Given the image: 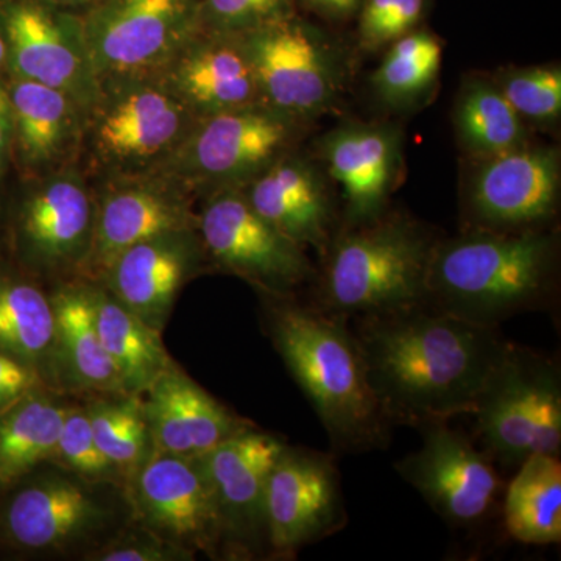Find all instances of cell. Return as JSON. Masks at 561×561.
I'll list each match as a JSON object with an SVG mask.
<instances>
[{
	"instance_id": "cell-35",
	"label": "cell",
	"mask_w": 561,
	"mask_h": 561,
	"mask_svg": "<svg viewBox=\"0 0 561 561\" xmlns=\"http://www.w3.org/2000/svg\"><path fill=\"white\" fill-rule=\"evenodd\" d=\"M513 110L534 122H553L561 113V69L559 66L504 70L494 80Z\"/></svg>"
},
{
	"instance_id": "cell-25",
	"label": "cell",
	"mask_w": 561,
	"mask_h": 561,
	"mask_svg": "<svg viewBox=\"0 0 561 561\" xmlns=\"http://www.w3.org/2000/svg\"><path fill=\"white\" fill-rule=\"evenodd\" d=\"M50 298L61 393L66 397L125 393L119 373L99 334L88 280L57 283Z\"/></svg>"
},
{
	"instance_id": "cell-1",
	"label": "cell",
	"mask_w": 561,
	"mask_h": 561,
	"mask_svg": "<svg viewBox=\"0 0 561 561\" xmlns=\"http://www.w3.org/2000/svg\"><path fill=\"white\" fill-rule=\"evenodd\" d=\"M373 393L390 426L471 415L508 343L427 301L354 317L351 327Z\"/></svg>"
},
{
	"instance_id": "cell-17",
	"label": "cell",
	"mask_w": 561,
	"mask_h": 561,
	"mask_svg": "<svg viewBox=\"0 0 561 561\" xmlns=\"http://www.w3.org/2000/svg\"><path fill=\"white\" fill-rule=\"evenodd\" d=\"M560 157L524 144L479 160L467 197L471 230H545L559 206Z\"/></svg>"
},
{
	"instance_id": "cell-12",
	"label": "cell",
	"mask_w": 561,
	"mask_h": 561,
	"mask_svg": "<svg viewBox=\"0 0 561 561\" xmlns=\"http://www.w3.org/2000/svg\"><path fill=\"white\" fill-rule=\"evenodd\" d=\"M206 256L260 294L294 297L316 276L305 249L260 216L241 187L213 192L198 214Z\"/></svg>"
},
{
	"instance_id": "cell-32",
	"label": "cell",
	"mask_w": 561,
	"mask_h": 561,
	"mask_svg": "<svg viewBox=\"0 0 561 561\" xmlns=\"http://www.w3.org/2000/svg\"><path fill=\"white\" fill-rule=\"evenodd\" d=\"M83 405L99 448L127 486L153 453L140 397L128 393L90 394Z\"/></svg>"
},
{
	"instance_id": "cell-7",
	"label": "cell",
	"mask_w": 561,
	"mask_h": 561,
	"mask_svg": "<svg viewBox=\"0 0 561 561\" xmlns=\"http://www.w3.org/2000/svg\"><path fill=\"white\" fill-rule=\"evenodd\" d=\"M298 119L267 103L201 117L161 165L151 172L190 194L243 187L287 153Z\"/></svg>"
},
{
	"instance_id": "cell-24",
	"label": "cell",
	"mask_w": 561,
	"mask_h": 561,
	"mask_svg": "<svg viewBox=\"0 0 561 561\" xmlns=\"http://www.w3.org/2000/svg\"><path fill=\"white\" fill-rule=\"evenodd\" d=\"M241 190L260 216L302 249L313 247L323 254L330 245L331 197L311 162L283 154Z\"/></svg>"
},
{
	"instance_id": "cell-44",
	"label": "cell",
	"mask_w": 561,
	"mask_h": 561,
	"mask_svg": "<svg viewBox=\"0 0 561 561\" xmlns=\"http://www.w3.org/2000/svg\"><path fill=\"white\" fill-rule=\"evenodd\" d=\"M0 217H2V208H0Z\"/></svg>"
},
{
	"instance_id": "cell-26",
	"label": "cell",
	"mask_w": 561,
	"mask_h": 561,
	"mask_svg": "<svg viewBox=\"0 0 561 561\" xmlns=\"http://www.w3.org/2000/svg\"><path fill=\"white\" fill-rule=\"evenodd\" d=\"M0 351L32 368L47 389L60 391L57 331L50 291L0 260Z\"/></svg>"
},
{
	"instance_id": "cell-22",
	"label": "cell",
	"mask_w": 561,
	"mask_h": 561,
	"mask_svg": "<svg viewBox=\"0 0 561 561\" xmlns=\"http://www.w3.org/2000/svg\"><path fill=\"white\" fill-rule=\"evenodd\" d=\"M157 77L198 119L265 103L241 36L203 31Z\"/></svg>"
},
{
	"instance_id": "cell-21",
	"label": "cell",
	"mask_w": 561,
	"mask_h": 561,
	"mask_svg": "<svg viewBox=\"0 0 561 561\" xmlns=\"http://www.w3.org/2000/svg\"><path fill=\"white\" fill-rule=\"evenodd\" d=\"M153 451L201 457L254 426L232 413L173 362L140 394Z\"/></svg>"
},
{
	"instance_id": "cell-23",
	"label": "cell",
	"mask_w": 561,
	"mask_h": 561,
	"mask_svg": "<svg viewBox=\"0 0 561 561\" xmlns=\"http://www.w3.org/2000/svg\"><path fill=\"white\" fill-rule=\"evenodd\" d=\"M320 153L346 203L348 225L381 216L401 169V135L390 125L345 124L324 135Z\"/></svg>"
},
{
	"instance_id": "cell-18",
	"label": "cell",
	"mask_w": 561,
	"mask_h": 561,
	"mask_svg": "<svg viewBox=\"0 0 561 561\" xmlns=\"http://www.w3.org/2000/svg\"><path fill=\"white\" fill-rule=\"evenodd\" d=\"M239 36L272 108L300 121L334 102L337 68L311 28L291 16Z\"/></svg>"
},
{
	"instance_id": "cell-16",
	"label": "cell",
	"mask_w": 561,
	"mask_h": 561,
	"mask_svg": "<svg viewBox=\"0 0 561 561\" xmlns=\"http://www.w3.org/2000/svg\"><path fill=\"white\" fill-rule=\"evenodd\" d=\"M423 445L394 468L446 522L471 526L493 511L501 479L493 460L448 421L419 427Z\"/></svg>"
},
{
	"instance_id": "cell-19",
	"label": "cell",
	"mask_w": 561,
	"mask_h": 561,
	"mask_svg": "<svg viewBox=\"0 0 561 561\" xmlns=\"http://www.w3.org/2000/svg\"><path fill=\"white\" fill-rule=\"evenodd\" d=\"M198 228L187 192L154 173L113 181L95 198L94 239L79 279L99 280L117 256L162 232Z\"/></svg>"
},
{
	"instance_id": "cell-9",
	"label": "cell",
	"mask_w": 561,
	"mask_h": 561,
	"mask_svg": "<svg viewBox=\"0 0 561 561\" xmlns=\"http://www.w3.org/2000/svg\"><path fill=\"white\" fill-rule=\"evenodd\" d=\"M203 0H99L83 21L103 81L157 76L203 32Z\"/></svg>"
},
{
	"instance_id": "cell-40",
	"label": "cell",
	"mask_w": 561,
	"mask_h": 561,
	"mask_svg": "<svg viewBox=\"0 0 561 561\" xmlns=\"http://www.w3.org/2000/svg\"><path fill=\"white\" fill-rule=\"evenodd\" d=\"M13 154V119L7 84L0 80V175L9 168Z\"/></svg>"
},
{
	"instance_id": "cell-30",
	"label": "cell",
	"mask_w": 561,
	"mask_h": 561,
	"mask_svg": "<svg viewBox=\"0 0 561 561\" xmlns=\"http://www.w3.org/2000/svg\"><path fill=\"white\" fill-rule=\"evenodd\" d=\"M516 470L505 491V529L523 545H557L561 541L559 456L534 454Z\"/></svg>"
},
{
	"instance_id": "cell-3",
	"label": "cell",
	"mask_w": 561,
	"mask_h": 561,
	"mask_svg": "<svg viewBox=\"0 0 561 561\" xmlns=\"http://www.w3.org/2000/svg\"><path fill=\"white\" fill-rule=\"evenodd\" d=\"M557 264L556 232L470 230L435 245L426 301L472 323L500 328L551 302Z\"/></svg>"
},
{
	"instance_id": "cell-27",
	"label": "cell",
	"mask_w": 561,
	"mask_h": 561,
	"mask_svg": "<svg viewBox=\"0 0 561 561\" xmlns=\"http://www.w3.org/2000/svg\"><path fill=\"white\" fill-rule=\"evenodd\" d=\"M13 153L27 169L60 161L79 138L84 114L72 99L54 88L10 76Z\"/></svg>"
},
{
	"instance_id": "cell-11",
	"label": "cell",
	"mask_w": 561,
	"mask_h": 561,
	"mask_svg": "<svg viewBox=\"0 0 561 561\" xmlns=\"http://www.w3.org/2000/svg\"><path fill=\"white\" fill-rule=\"evenodd\" d=\"M0 33L11 77L54 88L84 117L101 92L81 16L46 0H0Z\"/></svg>"
},
{
	"instance_id": "cell-31",
	"label": "cell",
	"mask_w": 561,
	"mask_h": 561,
	"mask_svg": "<svg viewBox=\"0 0 561 561\" xmlns=\"http://www.w3.org/2000/svg\"><path fill=\"white\" fill-rule=\"evenodd\" d=\"M454 119L461 146L478 160L527 142L523 117L494 81L478 79L467 83L460 92Z\"/></svg>"
},
{
	"instance_id": "cell-20",
	"label": "cell",
	"mask_w": 561,
	"mask_h": 561,
	"mask_svg": "<svg viewBox=\"0 0 561 561\" xmlns=\"http://www.w3.org/2000/svg\"><path fill=\"white\" fill-rule=\"evenodd\" d=\"M206 260L198 228L162 232L122 251L94 283L162 332L181 290L202 272Z\"/></svg>"
},
{
	"instance_id": "cell-37",
	"label": "cell",
	"mask_w": 561,
	"mask_h": 561,
	"mask_svg": "<svg viewBox=\"0 0 561 561\" xmlns=\"http://www.w3.org/2000/svg\"><path fill=\"white\" fill-rule=\"evenodd\" d=\"M83 560L190 561L195 560V553L181 548L175 542L165 540L138 523L130 522L125 524L108 541L88 552Z\"/></svg>"
},
{
	"instance_id": "cell-6",
	"label": "cell",
	"mask_w": 561,
	"mask_h": 561,
	"mask_svg": "<svg viewBox=\"0 0 561 561\" xmlns=\"http://www.w3.org/2000/svg\"><path fill=\"white\" fill-rule=\"evenodd\" d=\"M471 416L482 451L502 467L518 468L534 454L559 456V364L552 357L508 343Z\"/></svg>"
},
{
	"instance_id": "cell-2",
	"label": "cell",
	"mask_w": 561,
	"mask_h": 561,
	"mask_svg": "<svg viewBox=\"0 0 561 561\" xmlns=\"http://www.w3.org/2000/svg\"><path fill=\"white\" fill-rule=\"evenodd\" d=\"M264 311L268 337L311 402L334 451L383 448L391 426L373 393L348 320L273 295H264Z\"/></svg>"
},
{
	"instance_id": "cell-43",
	"label": "cell",
	"mask_w": 561,
	"mask_h": 561,
	"mask_svg": "<svg viewBox=\"0 0 561 561\" xmlns=\"http://www.w3.org/2000/svg\"><path fill=\"white\" fill-rule=\"evenodd\" d=\"M5 62H7L5 41H3L2 33H0V69L5 68Z\"/></svg>"
},
{
	"instance_id": "cell-41",
	"label": "cell",
	"mask_w": 561,
	"mask_h": 561,
	"mask_svg": "<svg viewBox=\"0 0 561 561\" xmlns=\"http://www.w3.org/2000/svg\"><path fill=\"white\" fill-rule=\"evenodd\" d=\"M305 2L321 13L345 18L357 10L362 0H305Z\"/></svg>"
},
{
	"instance_id": "cell-14",
	"label": "cell",
	"mask_w": 561,
	"mask_h": 561,
	"mask_svg": "<svg viewBox=\"0 0 561 561\" xmlns=\"http://www.w3.org/2000/svg\"><path fill=\"white\" fill-rule=\"evenodd\" d=\"M345 524L341 476L331 454L286 445L265 490L268 556L291 559Z\"/></svg>"
},
{
	"instance_id": "cell-36",
	"label": "cell",
	"mask_w": 561,
	"mask_h": 561,
	"mask_svg": "<svg viewBox=\"0 0 561 561\" xmlns=\"http://www.w3.org/2000/svg\"><path fill=\"white\" fill-rule=\"evenodd\" d=\"M294 0H203V31L245 35L294 16Z\"/></svg>"
},
{
	"instance_id": "cell-10",
	"label": "cell",
	"mask_w": 561,
	"mask_h": 561,
	"mask_svg": "<svg viewBox=\"0 0 561 561\" xmlns=\"http://www.w3.org/2000/svg\"><path fill=\"white\" fill-rule=\"evenodd\" d=\"M95 198L79 173L61 171L25 192L10 220L14 264L33 278L79 279L94 239Z\"/></svg>"
},
{
	"instance_id": "cell-28",
	"label": "cell",
	"mask_w": 561,
	"mask_h": 561,
	"mask_svg": "<svg viewBox=\"0 0 561 561\" xmlns=\"http://www.w3.org/2000/svg\"><path fill=\"white\" fill-rule=\"evenodd\" d=\"M68 398L39 387L0 412V496L41 465L49 463L72 404Z\"/></svg>"
},
{
	"instance_id": "cell-4",
	"label": "cell",
	"mask_w": 561,
	"mask_h": 561,
	"mask_svg": "<svg viewBox=\"0 0 561 561\" xmlns=\"http://www.w3.org/2000/svg\"><path fill=\"white\" fill-rule=\"evenodd\" d=\"M438 241L405 217L350 225L324 250L316 308L354 319L426 301L427 272Z\"/></svg>"
},
{
	"instance_id": "cell-13",
	"label": "cell",
	"mask_w": 561,
	"mask_h": 561,
	"mask_svg": "<svg viewBox=\"0 0 561 561\" xmlns=\"http://www.w3.org/2000/svg\"><path fill=\"white\" fill-rule=\"evenodd\" d=\"M125 494L131 522L195 556H224L216 497L198 457L151 453Z\"/></svg>"
},
{
	"instance_id": "cell-15",
	"label": "cell",
	"mask_w": 561,
	"mask_h": 561,
	"mask_svg": "<svg viewBox=\"0 0 561 561\" xmlns=\"http://www.w3.org/2000/svg\"><path fill=\"white\" fill-rule=\"evenodd\" d=\"M286 445L251 426L198 457L216 497L225 559L268 556L265 490Z\"/></svg>"
},
{
	"instance_id": "cell-38",
	"label": "cell",
	"mask_w": 561,
	"mask_h": 561,
	"mask_svg": "<svg viewBox=\"0 0 561 561\" xmlns=\"http://www.w3.org/2000/svg\"><path fill=\"white\" fill-rule=\"evenodd\" d=\"M424 0H365L359 35L365 49H379L408 35L420 21Z\"/></svg>"
},
{
	"instance_id": "cell-39",
	"label": "cell",
	"mask_w": 561,
	"mask_h": 561,
	"mask_svg": "<svg viewBox=\"0 0 561 561\" xmlns=\"http://www.w3.org/2000/svg\"><path fill=\"white\" fill-rule=\"evenodd\" d=\"M39 387L46 386L32 368L0 351V412Z\"/></svg>"
},
{
	"instance_id": "cell-8",
	"label": "cell",
	"mask_w": 561,
	"mask_h": 561,
	"mask_svg": "<svg viewBox=\"0 0 561 561\" xmlns=\"http://www.w3.org/2000/svg\"><path fill=\"white\" fill-rule=\"evenodd\" d=\"M87 119L102 164L147 173L179 149L198 117L157 76H142L103 81Z\"/></svg>"
},
{
	"instance_id": "cell-42",
	"label": "cell",
	"mask_w": 561,
	"mask_h": 561,
	"mask_svg": "<svg viewBox=\"0 0 561 561\" xmlns=\"http://www.w3.org/2000/svg\"><path fill=\"white\" fill-rule=\"evenodd\" d=\"M46 2L68 9V7L80 5V3L90 2V0H46Z\"/></svg>"
},
{
	"instance_id": "cell-33",
	"label": "cell",
	"mask_w": 561,
	"mask_h": 561,
	"mask_svg": "<svg viewBox=\"0 0 561 561\" xmlns=\"http://www.w3.org/2000/svg\"><path fill=\"white\" fill-rule=\"evenodd\" d=\"M442 44L427 32H409L391 43L371 77L373 88L389 105L419 101L437 81L442 68Z\"/></svg>"
},
{
	"instance_id": "cell-34",
	"label": "cell",
	"mask_w": 561,
	"mask_h": 561,
	"mask_svg": "<svg viewBox=\"0 0 561 561\" xmlns=\"http://www.w3.org/2000/svg\"><path fill=\"white\" fill-rule=\"evenodd\" d=\"M50 463L65 468L84 481L113 483L125 489L124 479L103 456L83 404H70L62 420L57 448Z\"/></svg>"
},
{
	"instance_id": "cell-5",
	"label": "cell",
	"mask_w": 561,
	"mask_h": 561,
	"mask_svg": "<svg viewBox=\"0 0 561 561\" xmlns=\"http://www.w3.org/2000/svg\"><path fill=\"white\" fill-rule=\"evenodd\" d=\"M125 489L44 463L0 496V553L87 556L131 522Z\"/></svg>"
},
{
	"instance_id": "cell-29",
	"label": "cell",
	"mask_w": 561,
	"mask_h": 561,
	"mask_svg": "<svg viewBox=\"0 0 561 561\" xmlns=\"http://www.w3.org/2000/svg\"><path fill=\"white\" fill-rule=\"evenodd\" d=\"M88 284L99 334L122 387L125 393L140 397L175 362L165 350L162 332L125 308L101 283Z\"/></svg>"
}]
</instances>
